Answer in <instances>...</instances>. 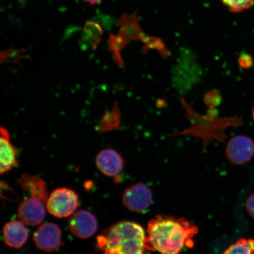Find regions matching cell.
<instances>
[{
	"instance_id": "5b68a950",
	"label": "cell",
	"mask_w": 254,
	"mask_h": 254,
	"mask_svg": "<svg viewBox=\"0 0 254 254\" xmlns=\"http://www.w3.org/2000/svg\"><path fill=\"white\" fill-rule=\"evenodd\" d=\"M78 206V197L72 190L66 188L56 189L51 193L47 208L51 214L58 218L69 217L74 214Z\"/></svg>"
},
{
	"instance_id": "ba28073f",
	"label": "cell",
	"mask_w": 254,
	"mask_h": 254,
	"mask_svg": "<svg viewBox=\"0 0 254 254\" xmlns=\"http://www.w3.org/2000/svg\"><path fill=\"white\" fill-rule=\"evenodd\" d=\"M62 230L58 225L49 222L38 228L33 240L39 249L46 252H53L62 245Z\"/></svg>"
},
{
	"instance_id": "7a4b0ae2",
	"label": "cell",
	"mask_w": 254,
	"mask_h": 254,
	"mask_svg": "<svg viewBox=\"0 0 254 254\" xmlns=\"http://www.w3.org/2000/svg\"><path fill=\"white\" fill-rule=\"evenodd\" d=\"M146 236L140 225L119 222L97 237V247L104 254H146Z\"/></svg>"
},
{
	"instance_id": "277c9868",
	"label": "cell",
	"mask_w": 254,
	"mask_h": 254,
	"mask_svg": "<svg viewBox=\"0 0 254 254\" xmlns=\"http://www.w3.org/2000/svg\"><path fill=\"white\" fill-rule=\"evenodd\" d=\"M135 19L133 15H123L119 20L120 30L119 34L117 36L110 34L109 39L108 40V45L110 52L112 53L113 58L117 65L122 68H125V64L121 55V50L132 40H141L146 43H151L161 50L164 56H167L168 55L163 43L160 41H151L149 38L147 39V36L139 30L138 25L133 24Z\"/></svg>"
},
{
	"instance_id": "ac0fdd59",
	"label": "cell",
	"mask_w": 254,
	"mask_h": 254,
	"mask_svg": "<svg viewBox=\"0 0 254 254\" xmlns=\"http://www.w3.org/2000/svg\"><path fill=\"white\" fill-rule=\"evenodd\" d=\"M232 12H240L246 10L254 4V0H222Z\"/></svg>"
},
{
	"instance_id": "7c38bea8",
	"label": "cell",
	"mask_w": 254,
	"mask_h": 254,
	"mask_svg": "<svg viewBox=\"0 0 254 254\" xmlns=\"http://www.w3.org/2000/svg\"><path fill=\"white\" fill-rule=\"evenodd\" d=\"M96 166L104 174L113 177L122 172L125 161L119 152L113 149H106L97 155Z\"/></svg>"
},
{
	"instance_id": "603a6c76",
	"label": "cell",
	"mask_w": 254,
	"mask_h": 254,
	"mask_svg": "<svg viewBox=\"0 0 254 254\" xmlns=\"http://www.w3.org/2000/svg\"><path fill=\"white\" fill-rule=\"evenodd\" d=\"M18 1H25V0H18Z\"/></svg>"
},
{
	"instance_id": "44dd1931",
	"label": "cell",
	"mask_w": 254,
	"mask_h": 254,
	"mask_svg": "<svg viewBox=\"0 0 254 254\" xmlns=\"http://www.w3.org/2000/svg\"><path fill=\"white\" fill-rule=\"evenodd\" d=\"M82 1L88 3L89 5H94L100 4L103 0H82Z\"/></svg>"
},
{
	"instance_id": "30bf717a",
	"label": "cell",
	"mask_w": 254,
	"mask_h": 254,
	"mask_svg": "<svg viewBox=\"0 0 254 254\" xmlns=\"http://www.w3.org/2000/svg\"><path fill=\"white\" fill-rule=\"evenodd\" d=\"M68 224L72 234L82 239L93 236L97 231L96 218L86 210L78 211L72 214Z\"/></svg>"
},
{
	"instance_id": "3957f363",
	"label": "cell",
	"mask_w": 254,
	"mask_h": 254,
	"mask_svg": "<svg viewBox=\"0 0 254 254\" xmlns=\"http://www.w3.org/2000/svg\"><path fill=\"white\" fill-rule=\"evenodd\" d=\"M182 104L187 111V117L191 122L190 128L178 133L177 135H192L201 139L204 147L209 142L217 140L223 142L227 135L225 131L228 127H237L242 125V117L234 116L228 118H215L211 116H202L192 109V108L183 99Z\"/></svg>"
},
{
	"instance_id": "52a82bcc",
	"label": "cell",
	"mask_w": 254,
	"mask_h": 254,
	"mask_svg": "<svg viewBox=\"0 0 254 254\" xmlns=\"http://www.w3.org/2000/svg\"><path fill=\"white\" fill-rule=\"evenodd\" d=\"M254 155V141L247 135L234 136L228 142L226 156L231 163L242 165L252 160Z\"/></svg>"
},
{
	"instance_id": "5bb4252c",
	"label": "cell",
	"mask_w": 254,
	"mask_h": 254,
	"mask_svg": "<svg viewBox=\"0 0 254 254\" xmlns=\"http://www.w3.org/2000/svg\"><path fill=\"white\" fill-rule=\"evenodd\" d=\"M18 183L30 196L39 198L47 202L48 193L47 184L39 176H32L29 174H24L18 180Z\"/></svg>"
},
{
	"instance_id": "2e32d148",
	"label": "cell",
	"mask_w": 254,
	"mask_h": 254,
	"mask_svg": "<svg viewBox=\"0 0 254 254\" xmlns=\"http://www.w3.org/2000/svg\"><path fill=\"white\" fill-rule=\"evenodd\" d=\"M103 35V30L99 24L93 21L85 23L81 36L82 46L95 50L99 45Z\"/></svg>"
},
{
	"instance_id": "9a60e30c",
	"label": "cell",
	"mask_w": 254,
	"mask_h": 254,
	"mask_svg": "<svg viewBox=\"0 0 254 254\" xmlns=\"http://www.w3.org/2000/svg\"><path fill=\"white\" fill-rule=\"evenodd\" d=\"M122 114L118 103L116 102L112 109L105 111L99 123L95 127V131L99 134L114 131L120 128Z\"/></svg>"
},
{
	"instance_id": "d6986e66",
	"label": "cell",
	"mask_w": 254,
	"mask_h": 254,
	"mask_svg": "<svg viewBox=\"0 0 254 254\" xmlns=\"http://www.w3.org/2000/svg\"><path fill=\"white\" fill-rule=\"evenodd\" d=\"M240 65L244 68H249L252 66L253 64V60L252 57L249 55H244L240 57L238 60Z\"/></svg>"
},
{
	"instance_id": "8fae6325",
	"label": "cell",
	"mask_w": 254,
	"mask_h": 254,
	"mask_svg": "<svg viewBox=\"0 0 254 254\" xmlns=\"http://www.w3.org/2000/svg\"><path fill=\"white\" fill-rule=\"evenodd\" d=\"M18 165L17 150L11 142L10 134L4 127L0 128V173L4 174Z\"/></svg>"
},
{
	"instance_id": "7402d4cb",
	"label": "cell",
	"mask_w": 254,
	"mask_h": 254,
	"mask_svg": "<svg viewBox=\"0 0 254 254\" xmlns=\"http://www.w3.org/2000/svg\"><path fill=\"white\" fill-rule=\"evenodd\" d=\"M252 117H253V119L254 121V106L253 107V109H252Z\"/></svg>"
},
{
	"instance_id": "9c48e42d",
	"label": "cell",
	"mask_w": 254,
	"mask_h": 254,
	"mask_svg": "<svg viewBox=\"0 0 254 254\" xmlns=\"http://www.w3.org/2000/svg\"><path fill=\"white\" fill-rule=\"evenodd\" d=\"M46 204V202L33 196L25 199L19 205L18 217L24 224L36 226L45 218Z\"/></svg>"
},
{
	"instance_id": "6da1fadb",
	"label": "cell",
	"mask_w": 254,
	"mask_h": 254,
	"mask_svg": "<svg viewBox=\"0 0 254 254\" xmlns=\"http://www.w3.org/2000/svg\"><path fill=\"white\" fill-rule=\"evenodd\" d=\"M198 228L185 218L158 215L149 222L146 249L161 254H180L185 248L194 246L193 238Z\"/></svg>"
},
{
	"instance_id": "4fadbf2b",
	"label": "cell",
	"mask_w": 254,
	"mask_h": 254,
	"mask_svg": "<svg viewBox=\"0 0 254 254\" xmlns=\"http://www.w3.org/2000/svg\"><path fill=\"white\" fill-rule=\"evenodd\" d=\"M3 237L7 246L15 249L23 247L28 238V233L23 222L12 221L4 225Z\"/></svg>"
},
{
	"instance_id": "8992f818",
	"label": "cell",
	"mask_w": 254,
	"mask_h": 254,
	"mask_svg": "<svg viewBox=\"0 0 254 254\" xmlns=\"http://www.w3.org/2000/svg\"><path fill=\"white\" fill-rule=\"evenodd\" d=\"M152 201L151 190L143 183L134 184L123 193V204L133 212H144L150 207Z\"/></svg>"
},
{
	"instance_id": "ffe728a7",
	"label": "cell",
	"mask_w": 254,
	"mask_h": 254,
	"mask_svg": "<svg viewBox=\"0 0 254 254\" xmlns=\"http://www.w3.org/2000/svg\"><path fill=\"white\" fill-rule=\"evenodd\" d=\"M246 209L248 213L254 219V193L251 194L247 199Z\"/></svg>"
},
{
	"instance_id": "e0dca14e",
	"label": "cell",
	"mask_w": 254,
	"mask_h": 254,
	"mask_svg": "<svg viewBox=\"0 0 254 254\" xmlns=\"http://www.w3.org/2000/svg\"><path fill=\"white\" fill-rule=\"evenodd\" d=\"M222 254H254V240L241 238L228 247Z\"/></svg>"
}]
</instances>
